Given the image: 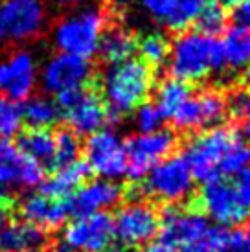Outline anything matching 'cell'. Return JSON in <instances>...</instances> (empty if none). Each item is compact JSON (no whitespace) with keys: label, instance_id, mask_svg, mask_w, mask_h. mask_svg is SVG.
Wrapping results in <instances>:
<instances>
[{"label":"cell","instance_id":"cell-1","mask_svg":"<svg viewBox=\"0 0 250 252\" xmlns=\"http://www.w3.org/2000/svg\"><path fill=\"white\" fill-rule=\"evenodd\" d=\"M153 91V70L142 59H127L112 64L101 83V96L109 109V122L132 112Z\"/></svg>","mask_w":250,"mask_h":252},{"label":"cell","instance_id":"cell-2","mask_svg":"<svg viewBox=\"0 0 250 252\" xmlns=\"http://www.w3.org/2000/svg\"><path fill=\"white\" fill-rule=\"evenodd\" d=\"M221 42L199 30L181 32L169 48V72L181 81H201L212 72L222 70Z\"/></svg>","mask_w":250,"mask_h":252},{"label":"cell","instance_id":"cell-3","mask_svg":"<svg viewBox=\"0 0 250 252\" xmlns=\"http://www.w3.org/2000/svg\"><path fill=\"white\" fill-rule=\"evenodd\" d=\"M48 15L42 0H4L0 4V48H21L44 39Z\"/></svg>","mask_w":250,"mask_h":252},{"label":"cell","instance_id":"cell-4","mask_svg":"<svg viewBox=\"0 0 250 252\" xmlns=\"http://www.w3.org/2000/svg\"><path fill=\"white\" fill-rule=\"evenodd\" d=\"M109 26V17L101 7L85 9L64 17L56 24V42L62 54L91 59L97 52L101 33Z\"/></svg>","mask_w":250,"mask_h":252},{"label":"cell","instance_id":"cell-5","mask_svg":"<svg viewBox=\"0 0 250 252\" xmlns=\"http://www.w3.org/2000/svg\"><path fill=\"white\" fill-rule=\"evenodd\" d=\"M237 133L226 127H208L188 142L184 160L195 181L210 182L221 177L219 166Z\"/></svg>","mask_w":250,"mask_h":252},{"label":"cell","instance_id":"cell-6","mask_svg":"<svg viewBox=\"0 0 250 252\" xmlns=\"http://www.w3.org/2000/svg\"><path fill=\"white\" fill-rule=\"evenodd\" d=\"M144 193L160 203L179 204L184 203L193 193L195 179L188 168L184 157H167L147 171L144 177Z\"/></svg>","mask_w":250,"mask_h":252},{"label":"cell","instance_id":"cell-7","mask_svg":"<svg viewBox=\"0 0 250 252\" xmlns=\"http://www.w3.org/2000/svg\"><path fill=\"white\" fill-rule=\"evenodd\" d=\"M175 147H177V136L171 129L140 133L127 138L124 149L129 179L142 181L153 166H156L160 160H164L167 157H171Z\"/></svg>","mask_w":250,"mask_h":252},{"label":"cell","instance_id":"cell-8","mask_svg":"<svg viewBox=\"0 0 250 252\" xmlns=\"http://www.w3.org/2000/svg\"><path fill=\"white\" fill-rule=\"evenodd\" d=\"M114 219V238L124 247H142L151 243L158 234L160 217L151 204L131 201L124 204Z\"/></svg>","mask_w":250,"mask_h":252},{"label":"cell","instance_id":"cell-9","mask_svg":"<svg viewBox=\"0 0 250 252\" xmlns=\"http://www.w3.org/2000/svg\"><path fill=\"white\" fill-rule=\"evenodd\" d=\"M85 164L94 175L103 177L105 181H114L127 173L124 144L116 134L107 129H99L89 136L83 146Z\"/></svg>","mask_w":250,"mask_h":252},{"label":"cell","instance_id":"cell-10","mask_svg":"<svg viewBox=\"0 0 250 252\" xmlns=\"http://www.w3.org/2000/svg\"><path fill=\"white\" fill-rule=\"evenodd\" d=\"M199 206L221 226H236L249 217V210L241 203L234 184L224 181L222 177L204 182L199 193Z\"/></svg>","mask_w":250,"mask_h":252},{"label":"cell","instance_id":"cell-11","mask_svg":"<svg viewBox=\"0 0 250 252\" xmlns=\"http://www.w3.org/2000/svg\"><path fill=\"white\" fill-rule=\"evenodd\" d=\"M35 89V66L30 52L0 48V92L13 103L26 99Z\"/></svg>","mask_w":250,"mask_h":252},{"label":"cell","instance_id":"cell-12","mask_svg":"<svg viewBox=\"0 0 250 252\" xmlns=\"http://www.w3.org/2000/svg\"><path fill=\"white\" fill-rule=\"evenodd\" d=\"M114 239V219L107 212L76 217L64 230V245L72 252H101Z\"/></svg>","mask_w":250,"mask_h":252},{"label":"cell","instance_id":"cell-13","mask_svg":"<svg viewBox=\"0 0 250 252\" xmlns=\"http://www.w3.org/2000/svg\"><path fill=\"white\" fill-rule=\"evenodd\" d=\"M44 181V168L19 151L9 140H0V184L6 188H31Z\"/></svg>","mask_w":250,"mask_h":252},{"label":"cell","instance_id":"cell-14","mask_svg":"<svg viewBox=\"0 0 250 252\" xmlns=\"http://www.w3.org/2000/svg\"><path fill=\"white\" fill-rule=\"evenodd\" d=\"M124 195L125 193L122 186L103 179V181H91L83 184L72 195L66 197L64 203L68 208V216L83 217L116 206Z\"/></svg>","mask_w":250,"mask_h":252},{"label":"cell","instance_id":"cell-15","mask_svg":"<svg viewBox=\"0 0 250 252\" xmlns=\"http://www.w3.org/2000/svg\"><path fill=\"white\" fill-rule=\"evenodd\" d=\"M162 241L169 247H186L208 228V219L197 210H181L177 206H167L160 214Z\"/></svg>","mask_w":250,"mask_h":252},{"label":"cell","instance_id":"cell-16","mask_svg":"<svg viewBox=\"0 0 250 252\" xmlns=\"http://www.w3.org/2000/svg\"><path fill=\"white\" fill-rule=\"evenodd\" d=\"M94 81V68L89 59L70 54H57L44 68V87L50 92L76 89Z\"/></svg>","mask_w":250,"mask_h":252},{"label":"cell","instance_id":"cell-17","mask_svg":"<svg viewBox=\"0 0 250 252\" xmlns=\"http://www.w3.org/2000/svg\"><path fill=\"white\" fill-rule=\"evenodd\" d=\"M66 122V127L79 136L99 131L109 122V109L105 105L101 92L97 91V85L94 81L89 83L83 98L77 101L66 114H62Z\"/></svg>","mask_w":250,"mask_h":252},{"label":"cell","instance_id":"cell-18","mask_svg":"<svg viewBox=\"0 0 250 252\" xmlns=\"http://www.w3.org/2000/svg\"><path fill=\"white\" fill-rule=\"evenodd\" d=\"M17 217H21L26 223L39 226L41 230L48 234H54L61 228L70 216L64 199L54 201L41 193H35L17 204Z\"/></svg>","mask_w":250,"mask_h":252},{"label":"cell","instance_id":"cell-19","mask_svg":"<svg viewBox=\"0 0 250 252\" xmlns=\"http://www.w3.org/2000/svg\"><path fill=\"white\" fill-rule=\"evenodd\" d=\"M52 241V234L22 219H13L0 230V252H44Z\"/></svg>","mask_w":250,"mask_h":252},{"label":"cell","instance_id":"cell-20","mask_svg":"<svg viewBox=\"0 0 250 252\" xmlns=\"http://www.w3.org/2000/svg\"><path fill=\"white\" fill-rule=\"evenodd\" d=\"M91 175V168L85 162L77 160L66 166V168L57 169L48 179H44L41 182L39 193L48 197V199H54V201H61V199H66L68 195H72L83 184H87Z\"/></svg>","mask_w":250,"mask_h":252},{"label":"cell","instance_id":"cell-21","mask_svg":"<svg viewBox=\"0 0 250 252\" xmlns=\"http://www.w3.org/2000/svg\"><path fill=\"white\" fill-rule=\"evenodd\" d=\"M15 146L19 151L33 158L42 168L52 171L54 168V153H56V142L54 133L50 129H39V127H22L17 131Z\"/></svg>","mask_w":250,"mask_h":252},{"label":"cell","instance_id":"cell-22","mask_svg":"<svg viewBox=\"0 0 250 252\" xmlns=\"http://www.w3.org/2000/svg\"><path fill=\"white\" fill-rule=\"evenodd\" d=\"M136 50H138V39L131 30L122 26H107L101 33L96 54H99L103 63L112 66L131 59Z\"/></svg>","mask_w":250,"mask_h":252},{"label":"cell","instance_id":"cell-23","mask_svg":"<svg viewBox=\"0 0 250 252\" xmlns=\"http://www.w3.org/2000/svg\"><path fill=\"white\" fill-rule=\"evenodd\" d=\"M221 42L224 64L230 68H247L250 64V28L234 26L224 33Z\"/></svg>","mask_w":250,"mask_h":252},{"label":"cell","instance_id":"cell-24","mask_svg":"<svg viewBox=\"0 0 250 252\" xmlns=\"http://www.w3.org/2000/svg\"><path fill=\"white\" fill-rule=\"evenodd\" d=\"M21 116L24 127L50 129L59 122L61 112L57 109L56 101L44 98V96H35L21 107Z\"/></svg>","mask_w":250,"mask_h":252},{"label":"cell","instance_id":"cell-25","mask_svg":"<svg viewBox=\"0 0 250 252\" xmlns=\"http://www.w3.org/2000/svg\"><path fill=\"white\" fill-rule=\"evenodd\" d=\"M54 142H56V153H54V168H52V173L77 162L79 155L83 151L79 134L74 133L70 127H59L56 133H54Z\"/></svg>","mask_w":250,"mask_h":252},{"label":"cell","instance_id":"cell-26","mask_svg":"<svg viewBox=\"0 0 250 252\" xmlns=\"http://www.w3.org/2000/svg\"><path fill=\"white\" fill-rule=\"evenodd\" d=\"M191 96V89L186 81H181L177 77H167L156 89V105L160 111L164 112V116H171L179 107Z\"/></svg>","mask_w":250,"mask_h":252},{"label":"cell","instance_id":"cell-27","mask_svg":"<svg viewBox=\"0 0 250 252\" xmlns=\"http://www.w3.org/2000/svg\"><path fill=\"white\" fill-rule=\"evenodd\" d=\"M199 109H201L202 127H216L224 120V114L228 111V101L217 89H206L197 94Z\"/></svg>","mask_w":250,"mask_h":252},{"label":"cell","instance_id":"cell-28","mask_svg":"<svg viewBox=\"0 0 250 252\" xmlns=\"http://www.w3.org/2000/svg\"><path fill=\"white\" fill-rule=\"evenodd\" d=\"M230 238L232 230L228 226H208L195 241L182 247V252H230Z\"/></svg>","mask_w":250,"mask_h":252},{"label":"cell","instance_id":"cell-29","mask_svg":"<svg viewBox=\"0 0 250 252\" xmlns=\"http://www.w3.org/2000/svg\"><path fill=\"white\" fill-rule=\"evenodd\" d=\"M249 166H250V144L237 134L236 138H234V142L228 146L224 157H222L219 171H221V175L237 177L245 168H249Z\"/></svg>","mask_w":250,"mask_h":252},{"label":"cell","instance_id":"cell-30","mask_svg":"<svg viewBox=\"0 0 250 252\" xmlns=\"http://www.w3.org/2000/svg\"><path fill=\"white\" fill-rule=\"evenodd\" d=\"M208 0H179L177 6L173 7V11L169 13L166 19L164 26L169 28L171 32H186L201 13V9L204 7Z\"/></svg>","mask_w":250,"mask_h":252},{"label":"cell","instance_id":"cell-31","mask_svg":"<svg viewBox=\"0 0 250 252\" xmlns=\"http://www.w3.org/2000/svg\"><path fill=\"white\" fill-rule=\"evenodd\" d=\"M226 21H228V15L222 4H219L217 0H208L204 7L201 9V13L197 17V26L199 32L206 33V35H217L222 33L226 28Z\"/></svg>","mask_w":250,"mask_h":252},{"label":"cell","instance_id":"cell-32","mask_svg":"<svg viewBox=\"0 0 250 252\" xmlns=\"http://www.w3.org/2000/svg\"><path fill=\"white\" fill-rule=\"evenodd\" d=\"M169 48L171 44L167 41V37L162 33H149L138 42L142 61L149 66H160L166 63L169 57Z\"/></svg>","mask_w":250,"mask_h":252},{"label":"cell","instance_id":"cell-33","mask_svg":"<svg viewBox=\"0 0 250 252\" xmlns=\"http://www.w3.org/2000/svg\"><path fill=\"white\" fill-rule=\"evenodd\" d=\"M169 118H171L173 126L177 127L179 131H195V129H201L202 127L201 109H199L197 96L191 94Z\"/></svg>","mask_w":250,"mask_h":252},{"label":"cell","instance_id":"cell-34","mask_svg":"<svg viewBox=\"0 0 250 252\" xmlns=\"http://www.w3.org/2000/svg\"><path fill=\"white\" fill-rule=\"evenodd\" d=\"M134 111H136L134 120H136V127H138L140 133H153V131L162 129L166 116L155 101H144Z\"/></svg>","mask_w":250,"mask_h":252},{"label":"cell","instance_id":"cell-35","mask_svg":"<svg viewBox=\"0 0 250 252\" xmlns=\"http://www.w3.org/2000/svg\"><path fill=\"white\" fill-rule=\"evenodd\" d=\"M228 107L232 114L241 122L243 133L247 138H250V92L247 91H234L230 94Z\"/></svg>","mask_w":250,"mask_h":252},{"label":"cell","instance_id":"cell-36","mask_svg":"<svg viewBox=\"0 0 250 252\" xmlns=\"http://www.w3.org/2000/svg\"><path fill=\"white\" fill-rule=\"evenodd\" d=\"M21 124H22L21 105L9 101L7 109L0 116V140H7V138L15 136L17 131H19V127H21Z\"/></svg>","mask_w":250,"mask_h":252},{"label":"cell","instance_id":"cell-37","mask_svg":"<svg viewBox=\"0 0 250 252\" xmlns=\"http://www.w3.org/2000/svg\"><path fill=\"white\" fill-rule=\"evenodd\" d=\"M177 2L179 0H142V7L151 19L164 24L169 13L173 11V7L177 6Z\"/></svg>","mask_w":250,"mask_h":252},{"label":"cell","instance_id":"cell-38","mask_svg":"<svg viewBox=\"0 0 250 252\" xmlns=\"http://www.w3.org/2000/svg\"><path fill=\"white\" fill-rule=\"evenodd\" d=\"M17 204L19 201L13 193H9V191L0 193V230L13 219H17Z\"/></svg>","mask_w":250,"mask_h":252},{"label":"cell","instance_id":"cell-39","mask_svg":"<svg viewBox=\"0 0 250 252\" xmlns=\"http://www.w3.org/2000/svg\"><path fill=\"white\" fill-rule=\"evenodd\" d=\"M237 195L241 199V203L245 204V208L250 212V166L245 168L239 175H237V181L234 184Z\"/></svg>","mask_w":250,"mask_h":252},{"label":"cell","instance_id":"cell-40","mask_svg":"<svg viewBox=\"0 0 250 252\" xmlns=\"http://www.w3.org/2000/svg\"><path fill=\"white\" fill-rule=\"evenodd\" d=\"M232 17H234L237 26L250 28V0H241L239 4H236L234 11H232Z\"/></svg>","mask_w":250,"mask_h":252},{"label":"cell","instance_id":"cell-41","mask_svg":"<svg viewBox=\"0 0 250 252\" xmlns=\"http://www.w3.org/2000/svg\"><path fill=\"white\" fill-rule=\"evenodd\" d=\"M230 252H250V239L243 230H232Z\"/></svg>","mask_w":250,"mask_h":252},{"label":"cell","instance_id":"cell-42","mask_svg":"<svg viewBox=\"0 0 250 252\" xmlns=\"http://www.w3.org/2000/svg\"><path fill=\"white\" fill-rule=\"evenodd\" d=\"M138 252H177V251H175L173 247L166 245L164 241H158V243H147Z\"/></svg>","mask_w":250,"mask_h":252},{"label":"cell","instance_id":"cell-43","mask_svg":"<svg viewBox=\"0 0 250 252\" xmlns=\"http://www.w3.org/2000/svg\"><path fill=\"white\" fill-rule=\"evenodd\" d=\"M7 105H9V101H7V99L4 98L2 94H0V116L4 114V111H6V109H7Z\"/></svg>","mask_w":250,"mask_h":252},{"label":"cell","instance_id":"cell-44","mask_svg":"<svg viewBox=\"0 0 250 252\" xmlns=\"http://www.w3.org/2000/svg\"><path fill=\"white\" fill-rule=\"evenodd\" d=\"M217 2H219V4H222V6H236V4H239V2H241V0H217Z\"/></svg>","mask_w":250,"mask_h":252},{"label":"cell","instance_id":"cell-45","mask_svg":"<svg viewBox=\"0 0 250 252\" xmlns=\"http://www.w3.org/2000/svg\"><path fill=\"white\" fill-rule=\"evenodd\" d=\"M59 6H74V4H77L79 0H56Z\"/></svg>","mask_w":250,"mask_h":252},{"label":"cell","instance_id":"cell-46","mask_svg":"<svg viewBox=\"0 0 250 252\" xmlns=\"http://www.w3.org/2000/svg\"><path fill=\"white\" fill-rule=\"evenodd\" d=\"M112 4H116V6H127V4H131L132 0H111Z\"/></svg>","mask_w":250,"mask_h":252},{"label":"cell","instance_id":"cell-47","mask_svg":"<svg viewBox=\"0 0 250 252\" xmlns=\"http://www.w3.org/2000/svg\"><path fill=\"white\" fill-rule=\"evenodd\" d=\"M101 252H125L124 249H116V247H107L105 251H101Z\"/></svg>","mask_w":250,"mask_h":252},{"label":"cell","instance_id":"cell-48","mask_svg":"<svg viewBox=\"0 0 250 252\" xmlns=\"http://www.w3.org/2000/svg\"><path fill=\"white\" fill-rule=\"evenodd\" d=\"M245 79H247V83L250 85V64L247 66V70H245Z\"/></svg>","mask_w":250,"mask_h":252},{"label":"cell","instance_id":"cell-49","mask_svg":"<svg viewBox=\"0 0 250 252\" xmlns=\"http://www.w3.org/2000/svg\"><path fill=\"white\" fill-rule=\"evenodd\" d=\"M245 234H247V238H249L250 239V221H249V223H247V228H245Z\"/></svg>","mask_w":250,"mask_h":252}]
</instances>
